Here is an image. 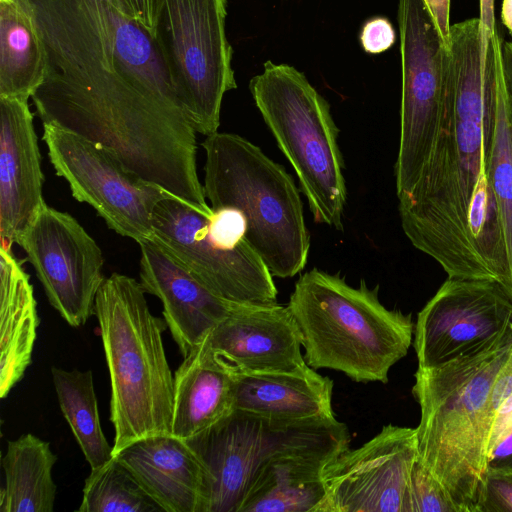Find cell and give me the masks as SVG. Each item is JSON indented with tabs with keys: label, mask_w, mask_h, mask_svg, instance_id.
<instances>
[{
	"label": "cell",
	"mask_w": 512,
	"mask_h": 512,
	"mask_svg": "<svg viewBox=\"0 0 512 512\" xmlns=\"http://www.w3.org/2000/svg\"><path fill=\"white\" fill-rule=\"evenodd\" d=\"M495 29L480 18L450 26L440 127L412 190L398 197L412 245L448 277L489 279L512 296V270L501 213L488 180L496 110Z\"/></svg>",
	"instance_id": "1"
},
{
	"label": "cell",
	"mask_w": 512,
	"mask_h": 512,
	"mask_svg": "<svg viewBox=\"0 0 512 512\" xmlns=\"http://www.w3.org/2000/svg\"><path fill=\"white\" fill-rule=\"evenodd\" d=\"M512 348V327L444 364L418 367L412 393L420 406L418 459L460 512H479L488 468L491 394Z\"/></svg>",
	"instance_id": "2"
},
{
	"label": "cell",
	"mask_w": 512,
	"mask_h": 512,
	"mask_svg": "<svg viewBox=\"0 0 512 512\" xmlns=\"http://www.w3.org/2000/svg\"><path fill=\"white\" fill-rule=\"evenodd\" d=\"M288 307L302 335L306 363L340 371L356 382H388L412 344L410 314L387 309L378 286L349 285L317 268L302 274Z\"/></svg>",
	"instance_id": "3"
},
{
	"label": "cell",
	"mask_w": 512,
	"mask_h": 512,
	"mask_svg": "<svg viewBox=\"0 0 512 512\" xmlns=\"http://www.w3.org/2000/svg\"><path fill=\"white\" fill-rule=\"evenodd\" d=\"M134 278L112 273L99 288L94 314L108 366L113 456L153 435H172L174 375L163 345L165 320L148 307Z\"/></svg>",
	"instance_id": "4"
},
{
	"label": "cell",
	"mask_w": 512,
	"mask_h": 512,
	"mask_svg": "<svg viewBox=\"0 0 512 512\" xmlns=\"http://www.w3.org/2000/svg\"><path fill=\"white\" fill-rule=\"evenodd\" d=\"M204 193L212 210L237 209L246 239L272 276L290 278L305 267L310 249L303 205L293 178L258 146L233 133L202 142Z\"/></svg>",
	"instance_id": "5"
},
{
	"label": "cell",
	"mask_w": 512,
	"mask_h": 512,
	"mask_svg": "<svg viewBox=\"0 0 512 512\" xmlns=\"http://www.w3.org/2000/svg\"><path fill=\"white\" fill-rule=\"evenodd\" d=\"M249 88L298 177L314 220L342 230L347 188L339 130L329 103L302 72L270 60L250 80Z\"/></svg>",
	"instance_id": "6"
},
{
	"label": "cell",
	"mask_w": 512,
	"mask_h": 512,
	"mask_svg": "<svg viewBox=\"0 0 512 512\" xmlns=\"http://www.w3.org/2000/svg\"><path fill=\"white\" fill-rule=\"evenodd\" d=\"M226 0H162L156 42L194 130L218 132L222 100L237 87L225 31Z\"/></svg>",
	"instance_id": "7"
},
{
	"label": "cell",
	"mask_w": 512,
	"mask_h": 512,
	"mask_svg": "<svg viewBox=\"0 0 512 512\" xmlns=\"http://www.w3.org/2000/svg\"><path fill=\"white\" fill-rule=\"evenodd\" d=\"M402 66L397 197L409 193L425 169L443 110L447 43L423 0H398Z\"/></svg>",
	"instance_id": "8"
},
{
	"label": "cell",
	"mask_w": 512,
	"mask_h": 512,
	"mask_svg": "<svg viewBox=\"0 0 512 512\" xmlns=\"http://www.w3.org/2000/svg\"><path fill=\"white\" fill-rule=\"evenodd\" d=\"M43 141L55 173L72 196L89 204L117 234L138 244L153 239V214L168 193L128 169L107 147L53 124Z\"/></svg>",
	"instance_id": "9"
},
{
	"label": "cell",
	"mask_w": 512,
	"mask_h": 512,
	"mask_svg": "<svg viewBox=\"0 0 512 512\" xmlns=\"http://www.w3.org/2000/svg\"><path fill=\"white\" fill-rule=\"evenodd\" d=\"M266 423L265 456L239 512H315L325 468L349 448L347 426L335 416Z\"/></svg>",
	"instance_id": "10"
},
{
	"label": "cell",
	"mask_w": 512,
	"mask_h": 512,
	"mask_svg": "<svg viewBox=\"0 0 512 512\" xmlns=\"http://www.w3.org/2000/svg\"><path fill=\"white\" fill-rule=\"evenodd\" d=\"M212 213L168 193L155 207L152 240L227 301L277 302L273 276L248 241L227 249L212 240L208 228Z\"/></svg>",
	"instance_id": "11"
},
{
	"label": "cell",
	"mask_w": 512,
	"mask_h": 512,
	"mask_svg": "<svg viewBox=\"0 0 512 512\" xmlns=\"http://www.w3.org/2000/svg\"><path fill=\"white\" fill-rule=\"evenodd\" d=\"M16 243L35 269L51 306L72 327L94 314L106 277L103 253L70 214L45 204Z\"/></svg>",
	"instance_id": "12"
},
{
	"label": "cell",
	"mask_w": 512,
	"mask_h": 512,
	"mask_svg": "<svg viewBox=\"0 0 512 512\" xmlns=\"http://www.w3.org/2000/svg\"><path fill=\"white\" fill-rule=\"evenodd\" d=\"M512 327V298L489 279L448 277L418 313L413 346L418 367L470 353Z\"/></svg>",
	"instance_id": "13"
},
{
	"label": "cell",
	"mask_w": 512,
	"mask_h": 512,
	"mask_svg": "<svg viewBox=\"0 0 512 512\" xmlns=\"http://www.w3.org/2000/svg\"><path fill=\"white\" fill-rule=\"evenodd\" d=\"M417 429L388 424L325 468V496L315 512H402L414 463Z\"/></svg>",
	"instance_id": "14"
},
{
	"label": "cell",
	"mask_w": 512,
	"mask_h": 512,
	"mask_svg": "<svg viewBox=\"0 0 512 512\" xmlns=\"http://www.w3.org/2000/svg\"><path fill=\"white\" fill-rule=\"evenodd\" d=\"M302 341L288 305L237 303L200 344L235 374H248L304 368Z\"/></svg>",
	"instance_id": "15"
},
{
	"label": "cell",
	"mask_w": 512,
	"mask_h": 512,
	"mask_svg": "<svg viewBox=\"0 0 512 512\" xmlns=\"http://www.w3.org/2000/svg\"><path fill=\"white\" fill-rule=\"evenodd\" d=\"M267 436L265 419L234 409L184 439L204 471L199 512H239L265 456Z\"/></svg>",
	"instance_id": "16"
},
{
	"label": "cell",
	"mask_w": 512,
	"mask_h": 512,
	"mask_svg": "<svg viewBox=\"0 0 512 512\" xmlns=\"http://www.w3.org/2000/svg\"><path fill=\"white\" fill-rule=\"evenodd\" d=\"M44 175L28 100L0 97V236L16 243L41 208Z\"/></svg>",
	"instance_id": "17"
},
{
	"label": "cell",
	"mask_w": 512,
	"mask_h": 512,
	"mask_svg": "<svg viewBox=\"0 0 512 512\" xmlns=\"http://www.w3.org/2000/svg\"><path fill=\"white\" fill-rule=\"evenodd\" d=\"M139 245L140 283L162 302L164 320L185 357L237 303L214 294L154 240Z\"/></svg>",
	"instance_id": "18"
},
{
	"label": "cell",
	"mask_w": 512,
	"mask_h": 512,
	"mask_svg": "<svg viewBox=\"0 0 512 512\" xmlns=\"http://www.w3.org/2000/svg\"><path fill=\"white\" fill-rule=\"evenodd\" d=\"M163 512H199L204 471L184 440L173 435L139 439L114 455Z\"/></svg>",
	"instance_id": "19"
},
{
	"label": "cell",
	"mask_w": 512,
	"mask_h": 512,
	"mask_svg": "<svg viewBox=\"0 0 512 512\" xmlns=\"http://www.w3.org/2000/svg\"><path fill=\"white\" fill-rule=\"evenodd\" d=\"M333 381L309 365L294 372L235 374L233 408L269 421L333 417Z\"/></svg>",
	"instance_id": "20"
},
{
	"label": "cell",
	"mask_w": 512,
	"mask_h": 512,
	"mask_svg": "<svg viewBox=\"0 0 512 512\" xmlns=\"http://www.w3.org/2000/svg\"><path fill=\"white\" fill-rule=\"evenodd\" d=\"M235 373L199 343L174 373L171 434L187 439L231 413Z\"/></svg>",
	"instance_id": "21"
},
{
	"label": "cell",
	"mask_w": 512,
	"mask_h": 512,
	"mask_svg": "<svg viewBox=\"0 0 512 512\" xmlns=\"http://www.w3.org/2000/svg\"><path fill=\"white\" fill-rule=\"evenodd\" d=\"M40 319L29 275L10 246L0 248V396L5 398L31 363Z\"/></svg>",
	"instance_id": "22"
},
{
	"label": "cell",
	"mask_w": 512,
	"mask_h": 512,
	"mask_svg": "<svg viewBox=\"0 0 512 512\" xmlns=\"http://www.w3.org/2000/svg\"><path fill=\"white\" fill-rule=\"evenodd\" d=\"M46 75V50L30 0H0V97L28 100Z\"/></svg>",
	"instance_id": "23"
},
{
	"label": "cell",
	"mask_w": 512,
	"mask_h": 512,
	"mask_svg": "<svg viewBox=\"0 0 512 512\" xmlns=\"http://www.w3.org/2000/svg\"><path fill=\"white\" fill-rule=\"evenodd\" d=\"M57 456L50 444L27 433L9 441L2 458L1 512H52L57 487L52 468Z\"/></svg>",
	"instance_id": "24"
},
{
	"label": "cell",
	"mask_w": 512,
	"mask_h": 512,
	"mask_svg": "<svg viewBox=\"0 0 512 512\" xmlns=\"http://www.w3.org/2000/svg\"><path fill=\"white\" fill-rule=\"evenodd\" d=\"M51 374L60 410L86 461L91 469L101 467L114 456L101 428L92 372L52 367Z\"/></svg>",
	"instance_id": "25"
},
{
	"label": "cell",
	"mask_w": 512,
	"mask_h": 512,
	"mask_svg": "<svg viewBox=\"0 0 512 512\" xmlns=\"http://www.w3.org/2000/svg\"><path fill=\"white\" fill-rule=\"evenodd\" d=\"M501 39L496 38V110L488 180L501 213L512 270V121L501 62Z\"/></svg>",
	"instance_id": "26"
},
{
	"label": "cell",
	"mask_w": 512,
	"mask_h": 512,
	"mask_svg": "<svg viewBox=\"0 0 512 512\" xmlns=\"http://www.w3.org/2000/svg\"><path fill=\"white\" fill-rule=\"evenodd\" d=\"M79 512H155L162 508L115 457L91 469L83 487Z\"/></svg>",
	"instance_id": "27"
},
{
	"label": "cell",
	"mask_w": 512,
	"mask_h": 512,
	"mask_svg": "<svg viewBox=\"0 0 512 512\" xmlns=\"http://www.w3.org/2000/svg\"><path fill=\"white\" fill-rule=\"evenodd\" d=\"M402 512H460L440 481L417 459L413 465Z\"/></svg>",
	"instance_id": "28"
},
{
	"label": "cell",
	"mask_w": 512,
	"mask_h": 512,
	"mask_svg": "<svg viewBox=\"0 0 512 512\" xmlns=\"http://www.w3.org/2000/svg\"><path fill=\"white\" fill-rule=\"evenodd\" d=\"M209 234L219 246L233 249L247 241V223L240 211L232 207L213 210L209 218Z\"/></svg>",
	"instance_id": "29"
},
{
	"label": "cell",
	"mask_w": 512,
	"mask_h": 512,
	"mask_svg": "<svg viewBox=\"0 0 512 512\" xmlns=\"http://www.w3.org/2000/svg\"><path fill=\"white\" fill-rule=\"evenodd\" d=\"M479 512H512V472L487 469Z\"/></svg>",
	"instance_id": "30"
},
{
	"label": "cell",
	"mask_w": 512,
	"mask_h": 512,
	"mask_svg": "<svg viewBox=\"0 0 512 512\" xmlns=\"http://www.w3.org/2000/svg\"><path fill=\"white\" fill-rule=\"evenodd\" d=\"M395 42V31L390 21L383 17L368 20L362 27L360 43L365 52L379 54Z\"/></svg>",
	"instance_id": "31"
},
{
	"label": "cell",
	"mask_w": 512,
	"mask_h": 512,
	"mask_svg": "<svg viewBox=\"0 0 512 512\" xmlns=\"http://www.w3.org/2000/svg\"><path fill=\"white\" fill-rule=\"evenodd\" d=\"M162 0H120L126 13L156 39Z\"/></svg>",
	"instance_id": "32"
},
{
	"label": "cell",
	"mask_w": 512,
	"mask_h": 512,
	"mask_svg": "<svg viewBox=\"0 0 512 512\" xmlns=\"http://www.w3.org/2000/svg\"><path fill=\"white\" fill-rule=\"evenodd\" d=\"M429 10L435 25L444 39L448 42L450 31V1L451 0H423Z\"/></svg>",
	"instance_id": "33"
},
{
	"label": "cell",
	"mask_w": 512,
	"mask_h": 512,
	"mask_svg": "<svg viewBox=\"0 0 512 512\" xmlns=\"http://www.w3.org/2000/svg\"><path fill=\"white\" fill-rule=\"evenodd\" d=\"M488 468L512 472V433L492 452Z\"/></svg>",
	"instance_id": "34"
},
{
	"label": "cell",
	"mask_w": 512,
	"mask_h": 512,
	"mask_svg": "<svg viewBox=\"0 0 512 512\" xmlns=\"http://www.w3.org/2000/svg\"><path fill=\"white\" fill-rule=\"evenodd\" d=\"M501 62L507 100L512 113V42H501Z\"/></svg>",
	"instance_id": "35"
},
{
	"label": "cell",
	"mask_w": 512,
	"mask_h": 512,
	"mask_svg": "<svg viewBox=\"0 0 512 512\" xmlns=\"http://www.w3.org/2000/svg\"><path fill=\"white\" fill-rule=\"evenodd\" d=\"M509 109H510V108H509ZM510 115H511V121H512V113H511V111H510Z\"/></svg>",
	"instance_id": "36"
}]
</instances>
